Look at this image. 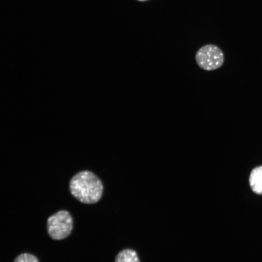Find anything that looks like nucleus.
Masks as SVG:
<instances>
[{
    "instance_id": "0eeeda50",
    "label": "nucleus",
    "mask_w": 262,
    "mask_h": 262,
    "mask_svg": "<svg viewBox=\"0 0 262 262\" xmlns=\"http://www.w3.org/2000/svg\"><path fill=\"white\" fill-rule=\"evenodd\" d=\"M139 1H145V0H138Z\"/></svg>"
},
{
    "instance_id": "39448f33",
    "label": "nucleus",
    "mask_w": 262,
    "mask_h": 262,
    "mask_svg": "<svg viewBox=\"0 0 262 262\" xmlns=\"http://www.w3.org/2000/svg\"><path fill=\"white\" fill-rule=\"evenodd\" d=\"M115 262H140V261L135 250L131 248H125L117 254Z\"/></svg>"
},
{
    "instance_id": "f03ea898",
    "label": "nucleus",
    "mask_w": 262,
    "mask_h": 262,
    "mask_svg": "<svg viewBox=\"0 0 262 262\" xmlns=\"http://www.w3.org/2000/svg\"><path fill=\"white\" fill-rule=\"evenodd\" d=\"M73 227L72 217L66 210L56 212L47 220V231L53 240H60L66 238L71 233Z\"/></svg>"
},
{
    "instance_id": "f257e3e1",
    "label": "nucleus",
    "mask_w": 262,
    "mask_h": 262,
    "mask_svg": "<svg viewBox=\"0 0 262 262\" xmlns=\"http://www.w3.org/2000/svg\"><path fill=\"white\" fill-rule=\"evenodd\" d=\"M69 190L72 195L80 202L93 204L98 201L103 193V185L99 178L93 172L80 171L71 179Z\"/></svg>"
},
{
    "instance_id": "423d86ee",
    "label": "nucleus",
    "mask_w": 262,
    "mask_h": 262,
    "mask_svg": "<svg viewBox=\"0 0 262 262\" xmlns=\"http://www.w3.org/2000/svg\"><path fill=\"white\" fill-rule=\"evenodd\" d=\"M14 262H39L37 258L29 253H23L18 255Z\"/></svg>"
},
{
    "instance_id": "7ed1b4c3",
    "label": "nucleus",
    "mask_w": 262,
    "mask_h": 262,
    "mask_svg": "<svg viewBox=\"0 0 262 262\" xmlns=\"http://www.w3.org/2000/svg\"><path fill=\"white\" fill-rule=\"evenodd\" d=\"M195 60L200 68L206 71H212L222 66L224 62V55L218 47L207 44L198 49Z\"/></svg>"
},
{
    "instance_id": "20e7f679",
    "label": "nucleus",
    "mask_w": 262,
    "mask_h": 262,
    "mask_svg": "<svg viewBox=\"0 0 262 262\" xmlns=\"http://www.w3.org/2000/svg\"><path fill=\"white\" fill-rule=\"evenodd\" d=\"M248 180L253 192L257 195H262V165L256 166L251 171Z\"/></svg>"
}]
</instances>
